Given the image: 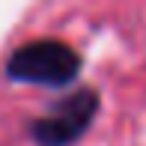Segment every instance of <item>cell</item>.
<instances>
[{
  "instance_id": "obj_1",
  "label": "cell",
  "mask_w": 146,
  "mask_h": 146,
  "mask_svg": "<svg viewBox=\"0 0 146 146\" xmlns=\"http://www.w3.org/2000/svg\"><path fill=\"white\" fill-rule=\"evenodd\" d=\"M84 60L69 42L60 39H33L18 45L6 60V78L18 84H36V87L63 90L78 78Z\"/></svg>"
},
{
  "instance_id": "obj_2",
  "label": "cell",
  "mask_w": 146,
  "mask_h": 146,
  "mask_svg": "<svg viewBox=\"0 0 146 146\" xmlns=\"http://www.w3.org/2000/svg\"><path fill=\"white\" fill-rule=\"evenodd\" d=\"M98 90L96 87H81L60 98L48 113L36 116L30 122L27 134L36 146H72L90 131L92 119L98 113Z\"/></svg>"
}]
</instances>
